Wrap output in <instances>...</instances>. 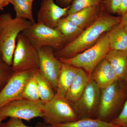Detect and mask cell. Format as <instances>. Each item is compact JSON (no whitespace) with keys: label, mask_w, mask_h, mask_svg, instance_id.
Wrapping results in <instances>:
<instances>
[{"label":"cell","mask_w":127,"mask_h":127,"mask_svg":"<svg viewBox=\"0 0 127 127\" xmlns=\"http://www.w3.org/2000/svg\"><path fill=\"white\" fill-rule=\"evenodd\" d=\"M22 96L23 98L32 101L40 100L36 81L33 77V75L25 84L22 92Z\"/></svg>","instance_id":"603a6c76"},{"label":"cell","mask_w":127,"mask_h":127,"mask_svg":"<svg viewBox=\"0 0 127 127\" xmlns=\"http://www.w3.org/2000/svg\"><path fill=\"white\" fill-rule=\"evenodd\" d=\"M121 18V23L124 26H127V11Z\"/></svg>","instance_id":"1f68e13d"},{"label":"cell","mask_w":127,"mask_h":127,"mask_svg":"<svg viewBox=\"0 0 127 127\" xmlns=\"http://www.w3.org/2000/svg\"><path fill=\"white\" fill-rule=\"evenodd\" d=\"M125 82V84H126V86H127V78H126V79H125V81H124Z\"/></svg>","instance_id":"d590c367"},{"label":"cell","mask_w":127,"mask_h":127,"mask_svg":"<svg viewBox=\"0 0 127 127\" xmlns=\"http://www.w3.org/2000/svg\"><path fill=\"white\" fill-rule=\"evenodd\" d=\"M57 28L65 37L68 43L76 39L84 30L73 23L66 17L59 21Z\"/></svg>","instance_id":"44dd1931"},{"label":"cell","mask_w":127,"mask_h":127,"mask_svg":"<svg viewBox=\"0 0 127 127\" xmlns=\"http://www.w3.org/2000/svg\"><path fill=\"white\" fill-rule=\"evenodd\" d=\"M9 3H11L12 4L13 3V0H6Z\"/></svg>","instance_id":"e575fe53"},{"label":"cell","mask_w":127,"mask_h":127,"mask_svg":"<svg viewBox=\"0 0 127 127\" xmlns=\"http://www.w3.org/2000/svg\"><path fill=\"white\" fill-rule=\"evenodd\" d=\"M39 59V70L50 83L56 93L62 63L54 55V49L45 46L37 49Z\"/></svg>","instance_id":"30bf717a"},{"label":"cell","mask_w":127,"mask_h":127,"mask_svg":"<svg viewBox=\"0 0 127 127\" xmlns=\"http://www.w3.org/2000/svg\"><path fill=\"white\" fill-rule=\"evenodd\" d=\"M73 0H55L56 3L60 7L64 8L70 6Z\"/></svg>","instance_id":"f546056e"},{"label":"cell","mask_w":127,"mask_h":127,"mask_svg":"<svg viewBox=\"0 0 127 127\" xmlns=\"http://www.w3.org/2000/svg\"><path fill=\"white\" fill-rule=\"evenodd\" d=\"M22 32L36 50L48 46L57 51L68 43L65 37L57 28L49 27L38 22L32 23Z\"/></svg>","instance_id":"5b68a950"},{"label":"cell","mask_w":127,"mask_h":127,"mask_svg":"<svg viewBox=\"0 0 127 127\" xmlns=\"http://www.w3.org/2000/svg\"><path fill=\"white\" fill-rule=\"evenodd\" d=\"M104 9L111 15L117 14L122 0H103Z\"/></svg>","instance_id":"4316f807"},{"label":"cell","mask_w":127,"mask_h":127,"mask_svg":"<svg viewBox=\"0 0 127 127\" xmlns=\"http://www.w3.org/2000/svg\"><path fill=\"white\" fill-rule=\"evenodd\" d=\"M42 112L44 123L51 127L73 122L80 119L65 97L56 93L52 99L45 103Z\"/></svg>","instance_id":"52a82bcc"},{"label":"cell","mask_w":127,"mask_h":127,"mask_svg":"<svg viewBox=\"0 0 127 127\" xmlns=\"http://www.w3.org/2000/svg\"><path fill=\"white\" fill-rule=\"evenodd\" d=\"M109 50L106 32L94 45L84 51L71 58L58 59L62 63L83 69L90 76L94 69L105 58Z\"/></svg>","instance_id":"277c9868"},{"label":"cell","mask_w":127,"mask_h":127,"mask_svg":"<svg viewBox=\"0 0 127 127\" xmlns=\"http://www.w3.org/2000/svg\"><path fill=\"white\" fill-rule=\"evenodd\" d=\"M32 4L30 0H13V5L17 18L35 23L32 13Z\"/></svg>","instance_id":"7402d4cb"},{"label":"cell","mask_w":127,"mask_h":127,"mask_svg":"<svg viewBox=\"0 0 127 127\" xmlns=\"http://www.w3.org/2000/svg\"><path fill=\"white\" fill-rule=\"evenodd\" d=\"M110 122L121 127H127V99L120 113L112 119Z\"/></svg>","instance_id":"484cf974"},{"label":"cell","mask_w":127,"mask_h":127,"mask_svg":"<svg viewBox=\"0 0 127 127\" xmlns=\"http://www.w3.org/2000/svg\"><path fill=\"white\" fill-rule=\"evenodd\" d=\"M124 27H125V30H126V32L127 34V26H124Z\"/></svg>","instance_id":"8d00e7d4"},{"label":"cell","mask_w":127,"mask_h":127,"mask_svg":"<svg viewBox=\"0 0 127 127\" xmlns=\"http://www.w3.org/2000/svg\"><path fill=\"white\" fill-rule=\"evenodd\" d=\"M31 0L32 2H33V0Z\"/></svg>","instance_id":"74e56055"},{"label":"cell","mask_w":127,"mask_h":127,"mask_svg":"<svg viewBox=\"0 0 127 127\" xmlns=\"http://www.w3.org/2000/svg\"><path fill=\"white\" fill-rule=\"evenodd\" d=\"M11 68L15 73L34 71L39 68L37 50L22 32L17 38Z\"/></svg>","instance_id":"8992f818"},{"label":"cell","mask_w":127,"mask_h":127,"mask_svg":"<svg viewBox=\"0 0 127 127\" xmlns=\"http://www.w3.org/2000/svg\"><path fill=\"white\" fill-rule=\"evenodd\" d=\"M78 68L62 63L56 92L58 95L65 97L68 89L77 74Z\"/></svg>","instance_id":"ac0fdd59"},{"label":"cell","mask_w":127,"mask_h":127,"mask_svg":"<svg viewBox=\"0 0 127 127\" xmlns=\"http://www.w3.org/2000/svg\"><path fill=\"white\" fill-rule=\"evenodd\" d=\"M48 127H121L110 122H105L98 119L84 118L78 120L56 126Z\"/></svg>","instance_id":"ffe728a7"},{"label":"cell","mask_w":127,"mask_h":127,"mask_svg":"<svg viewBox=\"0 0 127 127\" xmlns=\"http://www.w3.org/2000/svg\"><path fill=\"white\" fill-rule=\"evenodd\" d=\"M110 50L127 51V34L121 23L107 32Z\"/></svg>","instance_id":"e0dca14e"},{"label":"cell","mask_w":127,"mask_h":127,"mask_svg":"<svg viewBox=\"0 0 127 127\" xmlns=\"http://www.w3.org/2000/svg\"><path fill=\"white\" fill-rule=\"evenodd\" d=\"M122 18L109 14L104 9L100 18L72 41L61 50L55 51L58 59H68L92 46L100 37L121 22Z\"/></svg>","instance_id":"6da1fadb"},{"label":"cell","mask_w":127,"mask_h":127,"mask_svg":"<svg viewBox=\"0 0 127 127\" xmlns=\"http://www.w3.org/2000/svg\"><path fill=\"white\" fill-rule=\"evenodd\" d=\"M105 58L111 64L119 79L125 81L127 76V51L109 50Z\"/></svg>","instance_id":"2e32d148"},{"label":"cell","mask_w":127,"mask_h":127,"mask_svg":"<svg viewBox=\"0 0 127 127\" xmlns=\"http://www.w3.org/2000/svg\"><path fill=\"white\" fill-rule=\"evenodd\" d=\"M102 3H103V0H73L70 6L67 15L75 13L86 8L96 6Z\"/></svg>","instance_id":"cb8c5ba5"},{"label":"cell","mask_w":127,"mask_h":127,"mask_svg":"<svg viewBox=\"0 0 127 127\" xmlns=\"http://www.w3.org/2000/svg\"><path fill=\"white\" fill-rule=\"evenodd\" d=\"M127 11V0H122L117 14L118 16L122 17Z\"/></svg>","instance_id":"f1b7e54d"},{"label":"cell","mask_w":127,"mask_h":127,"mask_svg":"<svg viewBox=\"0 0 127 127\" xmlns=\"http://www.w3.org/2000/svg\"><path fill=\"white\" fill-rule=\"evenodd\" d=\"M0 127H40L37 125L35 127H32L25 125L20 119L10 118L6 122L1 123Z\"/></svg>","instance_id":"83f0119b"},{"label":"cell","mask_w":127,"mask_h":127,"mask_svg":"<svg viewBox=\"0 0 127 127\" xmlns=\"http://www.w3.org/2000/svg\"><path fill=\"white\" fill-rule=\"evenodd\" d=\"M101 90L90 77L83 93L70 104L79 118H94L100 103Z\"/></svg>","instance_id":"9c48e42d"},{"label":"cell","mask_w":127,"mask_h":127,"mask_svg":"<svg viewBox=\"0 0 127 127\" xmlns=\"http://www.w3.org/2000/svg\"><path fill=\"white\" fill-rule=\"evenodd\" d=\"M33 76L36 81L40 100L45 103L50 101L56 93L50 83L43 77L39 69L34 71Z\"/></svg>","instance_id":"d6986e66"},{"label":"cell","mask_w":127,"mask_h":127,"mask_svg":"<svg viewBox=\"0 0 127 127\" xmlns=\"http://www.w3.org/2000/svg\"><path fill=\"white\" fill-rule=\"evenodd\" d=\"M34 71L14 72L7 84L0 92V108L11 102L23 98V88Z\"/></svg>","instance_id":"8fae6325"},{"label":"cell","mask_w":127,"mask_h":127,"mask_svg":"<svg viewBox=\"0 0 127 127\" xmlns=\"http://www.w3.org/2000/svg\"><path fill=\"white\" fill-rule=\"evenodd\" d=\"M127 99V87L125 82L118 80L101 90L100 103L95 118L110 122L117 116Z\"/></svg>","instance_id":"3957f363"},{"label":"cell","mask_w":127,"mask_h":127,"mask_svg":"<svg viewBox=\"0 0 127 127\" xmlns=\"http://www.w3.org/2000/svg\"><path fill=\"white\" fill-rule=\"evenodd\" d=\"M90 76L85 70L78 68L76 77L68 89L65 98L70 104L75 102L81 96L86 88Z\"/></svg>","instance_id":"9a60e30c"},{"label":"cell","mask_w":127,"mask_h":127,"mask_svg":"<svg viewBox=\"0 0 127 127\" xmlns=\"http://www.w3.org/2000/svg\"><path fill=\"white\" fill-rule=\"evenodd\" d=\"M10 4L6 0H0V10H2L4 8Z\"/></svg>","instance_id":"4dcf8cb0"},{"label":"cell","mask_w":127,"mask_h":127,"mask_svg":"<svg viewBox=\"0 0 127 127\" xmlns=\"http://www.w3.org/2000/svg\"><path fill=\"white\" fill-rule=\"evenodd\" d=\"M5 117H0V126L1 124V122L3 121V120H4L5 119Z\"/></svg>","instance_id":"836d02e7"},{"label":"cell","mask_w":127,"mask_h":127,"mask_svg":"<svg viewBox=\"0 0 127 127\" xmlns=\"http://www.w3.org/2000/svg\"><path fill=\"white\" fill-rule=\"evenodd\" d=\"M70 6L63 8L57 4L54 0H42L37 13V22L56 28L59 21L67 15Z\"/></svg>","instance_id":"7c38bea8"},{"label":"cell","mask_w":127,"mask_h":127,"mask_svg":"<svg viewBox=\"0 0 127 127\" xmlns=\"http://www.w3.org/2000/svg\"><path fill=\"white\" fill-rule=\"evenodd\" d=\"M14 73L11 66L8 65L3 61L0 54V92L7 84Z\"/></svg>","instance_id":"d4e9b609"},{"label":"cell","mask_w":127,"mask_h":127,"mask_svg":"<svg viewBox=\"0 0 127 127\" xmlns=\"http://www.w3.org/2000/svg\"><path fill=\"white\" fill-rule=\"evenodd\" d=\"M32 24L28 20L15 17L9 13L0 14V54L11 66L17 36Z\"/></svg>","instance_id":"7a4b0ae2"},{"label":"cell","mask_w":127,"mask_h":127,"mask_svg":"<svg viewBox=\"0 0 127 127\" xmlns=\"http://www.w3.org/2000/svg\"><path fill=\"white\" fill-rule=\"evenodd\" d=\"M90 77L101 90L119 80L111 64L105 58L94 69Z\"/></svg>","instance_id":"5bb4252c"},{"label":"cell","mask_w":127,"mask_h":127,"mask_svg":"<svg viewBox=\"0 0 127 127\" xmlns=\"http://www.w3.org/2000/svg\"><path fill=\"white\" fill-rule=\"evenodd\" d=\"M38 125H39V127H48V125H46L45 124H40L39 123Z\"/></svg>","instance_id":"d6a6232c"},{"label":"cell","mask_w":127,"mask_h":127,"mask_svg":"<svg viewBox=\"0 0 127 127\" xmlns=\"http://www.w3.org/2000/svg\"><path fill=\"white\" fill-rule=\"evenodd\" d=\"M104 9L102 3L67 15L65 17L78 26L84 30L93 25L100 18Z\"/></svg>","instance_id":"4fadbf2b"},{"label":"cell","mask_w":127,"mask_h":127,"mask_svg":"<svg viewBox=\"0 0 127 127\" xmlns=\"http://www.w3.org/2000/svg\"><path fill=\"white\" fill-rule=\"evenodd\" d=\"M45 103L41 100L32 101L21 98L14 100L0 108V117L19 118L30 122L35 118H42Z\"/></svg>","instance_id":"ba28073f"}]
</instances>
